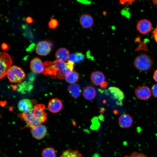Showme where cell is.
I'll return each instance as SVG.
<instances>
[{"mask_svg": "<svg viewBox=\"0 0 157 157\" xmlns=\"http://www.w3.org/2000/svg\"><path fill=\"white\" fill-rule=\"evenodd\" d=\"M44 63V69L43 74L52 78L64 79L66 75L73 71L74 63L68 60L64 62L58 60Z\"/></svg>", "mask_w": 157, "mask_h": 157, "instance_id": "obj_1", "label": "cell"}, {"mask_svg": "<svg viewBox=\"0 0 157 157\" xmlns=\"http://www.w3.org/2000/svg\"><path fill=\"white\" fill-rule=\"evenodd\" d=\"M45 106L42 104H37L30 112L20 114V117L25 122L26 127L32 128L41 124L47 118Z\"/></svg>", "mask_w": 157, "mask_h": 157, "instance_id": "obj_2", "label": "cell"}, {"mask_svg": "<svg viewBox=\"0 0 157 157\" xmlns=\"http://www.w3.org/2000/svg\"><path fill=\"white\" fill-rule=\"evenodd\" d=\"M153 61L148 55L142 53L138 56L134 60V65L138 70L145 71L149 70L152 67Z\"/></svg>", "mask_w": 157, "mask_h": 157, "instance_id": "obj_3", "label": "cell"}, {"mask_svg": "<svg viewBox=\"0 0 157 157\" xmlns=\"http://www.w3.org/2000/svg\"><path fill=\"white\" fill-rule=\"evenodd\" d=\"M9 81L12 83H18L25 79L26 74L20 67L16 66H12L7 74Z\"/></svg>", "mask_w": 157, "mask_h": 157, "instance_id": "obj_4", "label": "cell"}, {"mask_svg": "<svg viewBox=\"0 0 157 157\" xmlns=\"http://www.w3.org/2000/svg\"><path fill=\"white\" fill-rule=\"evenodd\" d=\"M12 59L9 55L4 52H0V79L7 75L12 66Z\"/></svg>", "mask_w": 157, "mask_h": 157, "instance_id": "obj_5", "label": "cell"}, {"mask_svg": "<svg viewBox=\"0 0 157 157\" xmlns=\"http://www.w3.org/2000/svg\"><path fill=\"white\" fill-rule=\"evenodd\" d=\"M31 100L28 99H22L19 101L17 107L19 110L22 113H26L30 112L35 106L36 103L35 100Z\"/></svg>", "mask_w": 157, "mask_h": 157, "instance_id": "obj_6", "label": "cell"}, {"mask_svg": "<svg viewBox=\"0 0 157 157\" xmlns=\"http://www.w3.org/2000/svg\"><path fill=\"white\" fill-rule=\"evenodd\" d=\"M52 44L47 41H42L38 42L36 47L37 53L40 56H46L50 52Z\"/></svg>", "mask_w": 157, "mask_h": 157, "instance_id": "obj_7", "label": "cell"}, {"mask_svg": "<svg viewBox=\"0 0 157 157\" xmlns=\"http://www.w3.org/2000/svg\"><path fill=\"white\" fill-rule=\"evenodd\" d=\"M135 93L136 97L142 100L148 99L151 94V90L148 87L145 85L138 87L135 90Z\"/></svg>", "mask_w": 157, "mask_h": 157, "instance_id": "obj_8", "label": "cell"}, {"mask_svg": "<svg viewBox=\"0 0 157 157\" xmlns=\"http://www.w3.org/2000/svg\"><path fill=\"white\" fill-rule=\"evenodd\" d=\"M30 66L31 71L35 74H43L44 71V63L38 57L35 58L31 60Z\"/></svg>", "mask_w": 157, "mask_h": 157, "instance_id": "obj_9", "label": "cell"}, {"mask_svg": "<svg viewBox=\"0 0 157 157\" xmlns=\"http://www.w3.org/2000/svg\"><path fill=\"white\" fill-rule=\"evenodd\" d=\"M46 126L43 124H40L30 128V131L32 135L38 140L43 138L47 133Z\"/></svg>", "mask_w": 157, "mask_h": 157, "instance_id": "obj_10", "label": "cell"}, {"mask_svg": "<svg viewBox=\"0 0 157 157\" xmlns=\"http://www.w3.org/2000/svg\"><path fill=\"white\" fill-rule=\"evenodd\" d=\"M151 23L146 19L140 20L137 25V28L140 33L144 34L150 32L151 30Z\"/></svg>", "mask_w": 157, "mask_h": 157, "instance_id": "obj_11", "label": "cell"}, {"mask_svg": "<svg viewBox=\"0 0 157 157\" xmlns=\"http://www.w3.org/2000/svg\"><path fill=\"white\" fill-rule=\"evenodd\" d=\"M133 122L132 117L128 114H122L118 118V122L119 125L124 129L130 127L133 124Z\"/></svg>", "mask_w": 157, "mask_h": 157, "instance_id": "obj_12", "label": "cell"}, {"mask_svg": "<svg viewBox=\"0 0 157 157\" xmlns=\"http://www.w3.org/2000/svg\"><path fill=\"white\" fill-rule=\"evenodd\" d=\"M63 104L62 101L57 98H53L49 102L48 107L49 111L53 113L60 111L62 109Z\"/></svg>", "mask_w": 157, "mask_h": 157, "instance_id": "obj_13", "label": "cell"}, {"mask_svg": "<svg viewBox=\"0 0 157 157\" xmlns=\"http://www.w3.org/2000/svg\"><path fill=\"white\" fill-rule=\"evenodd\" d=\"M108 90L113 96V99L117 100V104L122 105L124 97L123 92L119 88L115 87H110L108 88Z\"/></svg>", "mask_w": 157, "mask_h": 157, "instance_id": "obj_14", "label": "cell"}, {"mask_svg": "<svg viewBox=\"0 0 157 157\" xmlns=\"http://www.w3.org/2000/svg\"><path fill=\"white\" fill-rule=\"evenodd\" d=\"M90 80L94 85H100L105 81V76L103 73L99 71H95L92 73Z\"/></svg>", "mask_w": 157, "mask_h": 157, "instance_id": "obj_15", "label": "cell"}, {"mask_svg": "<svg viewBox=\"0 0 157 157\" xmlns=\"http://www.w3.org/2000/svg\"><path fill=\"white\" fill-rule=\"evenodd\" d=\"M79 22L81 25L85 28H90L94 23L93 18L89 14L82 15L80 18Z\"/></svg>", "mask_w": 157, "mask_h": 157, "instance_id": "obj_16", "label": "cell"}, {"mask_svg": "<svg viewBox=\"0 0 157 157\" xmlns=\"http://www.w3.org/2000/svg\"><path fill=\"white\" fill-rule=\"evenodd\" d=\"M70 53L69 51L65 48H61L58 49L55 53L57 60L65 62L69 59Z\"/></svg>", "mask_w": 157, "mask_h": 157, "instance_id": "obj_17", "label": "cell"}, {"mask_svg": "<svg viewBox=\"0 0 157 157\" xmlns=\"http://www.w3.org/2000/svg\"><path fill=\"white\" fill-rule=\"evenodd\" d=\"M67 90L69 95L75 99L79 97L81 93L80 86L76 83L69 85L67 87Z\"/></svg>", "mask_w": 157, "mask_h": 157, "instance_id": "obj_18", "label": "cell"}, {"mask_svg": "<svg viewBox=\"0 0 157 157\" xmlns=\"http://www.w3.org/2000/svg\"><path fill=\"white\" fill-rule=\"evenodd\" d=\"M96 92L94 88L91 86H87L83 88L82 94L84 97L87 100L93 99L96 95Z\"/></svg>", "mask_w": 157, "mask_h": 157, "instance_id": "obj_19", "label": "cell"}, {"mask_svg": "<svg viewBox=\"0 0 157 157\" xmlns=\"http://www.w3.org/2000/svg\"><path fill=\"white\" fill-rule=\"evenodd\" d=\"M79 76V75L78 73L72 71L66 75L65 79L69 83L72 84L78 81Z\"/></svg>", "mask_w": 157, "mask_h": 157, "instance_id": "obj_20", "label": "cell"}, {"mask_svg": "<svg viewBox=\"0 0 157 157\" xmlns=\"http://www.w3.org/2000/svg\"><path fill=\"white\" fill-rule=\"evenodd\" d=\"M60 157H84L78 150L69 149L63 151Z\"/></svg>", "mask_w": 157, "mask_h": 157, "instance_id": "obj_21", "label": "cell"}, {"mask_svg": "<svg viewBox=\"0 0 157 157\" xmlns=\"http://www.w3.org/2000/svg\"><path fill=\"white\" fill-rule=\"evenodd\" d=\"M85 56L82 53L76 52L70 55L69 58V60L74 63H79L83 60Z\"/></svg>", "mask_w": 157, "mask_h": 157, "instance_id": "obj_22", "label": "cell"}, {"mask_svg": "<svg viewBox=\"0 0 157 157\" xmlns=\"http://www.w3.org/2000/svg\"><path fill=\"white\" fill-rule=\"evenodd\" d=\"M42 157H56V153L54 149L51 147L44 149L42 152Z\"/></svg>", "mask_w": 157, "mask_h": 157, "instance_id": "obj_23", "label": "cell"}, {"mask_svg": "<svg viewBox=\"0 0 157 157\" xmlns=\"http://www.w3.org/2000/svg\"><path fill=\"white\" fill-rule=\"evenodd\" d=\"M33 86L31 84H28L26 81L19 83L18 85L17 91L22 93H24L27 90L29 91L31 90Z\"/></svg>", "mask_w": 157, "mask_h": 157, "instance_id": "obj_24", "label": "cell"}, {"mask_svg": "<svg viewBox=\"0 0 157 157\" xmlns=\"http://www.w3.org/2000/svg\"><path fill=\"white\" fill-rule=\"evenodd\" d=\"M124 157H148L145 154L140 152L134 151L129 155H126Z\"/></svg>", "mask_w": 157, "mask_h": 157, "instance_id": "obj_25", "label": "cell"}, {"mask_svg": "<svg viewBox=\"0 0 157 157\" xmlns=\"http://www.w3.org/2000/svg\"><path fill=\"white\" fill-rule=\"evenodd\" d=\"M48 24L49 28L54 29L58 25V22L57 19L51 17Z\"/></svg>", "mask_w": 157, "mask_h": 157, "instance_id": "obj_26", "label": "cell"}, {"mask_svg": "<svg viewBox=\"0 0 157 157\" xmlns=\"http://www.w3.org/2000/svg\"><path fill=\"white\" fill-rule=\"evenodd\" d=\"M151 91L153 96L157 98V84H155L152 86Z\"/></svg>", "mask_w": 157, "mask_h": 157, "instance_id": "obj_27", "label": "cell"}, {"mask_svg": "<svg viewBox=\"0 0 157 157\" xmlns=\"http://www.w3.org/2000/svg\"><path fill=\"white\" fill-rule=\"evenodd\" d=\"M153 34L155 40L157 42V26L156 28L153 31Z\"/></svg>", "mask_w": 157, "mask_h": 157, "instance_id": "obj_28", "label": "cell"}, {"mask_svg": "<svg viewBox=\"0 0 157 157\" xmlns=\"http://www.w3.org/2000/svg\"><path fill=\"white\" fill-rule=\"evenodd\" d=\"M108 85V82L106 81H105L100 86L102 88H105L107 87Z\"/></svg>", "mask_w": 157, "mask_h": 157, "instance_id": "obj_29", "label": "cell"}, {"mask_svg": "<svg viewBox=\"0 0 157 157\" xmlns=\"http://www.w3.org/2000/svg\"><path fill=\"white\" fill-rule=\"evenodd\" d=\"M153 78L154 80L157 82V69L154 72Z\"/></svg>", "mask_w": 157, "mask_h": 157, "instance_id": "obj_30", "label": "cell"}, {"mask_svg": "<svg viewBox=\"0 0 157 157\" xmlns=\"http://www.w3.org/2000/svg\"><path fill=\"white\" fill-rule=\"evenodd\" d=\"M26 21L28 23H31L33 22V20L31 17H28L26 19Z\"/></svg>", "mask_w": 157, "mask_h": 157, "instance_id": "obj_31", "label": "cell"}, {"mask_svg": "<svg viewBox=\"0 0 157 157\" xmlns=\"http://www.w3.org/2000/svg\"><path fill=\"white\" fill-rule=\"evenodd\" d=\"M7 45L5 43H3L2 45V48L3 50H6L8 48Z\"/></svg>", "mask_w": 157, "mask_h": 157, "instance_id": "obj_32", "label": "cell"}, {"mask_svg": "<svg viewBox=\"0 0 157 157\" xmlns=\"http://www.w3.org/2000/svg\"><path fill=\"white\" fill-rule=\"evenodd\" d=\"M1 115H0V117H1Z\"/></svg>", "mask_w": 157, "mask_h": 157, "instance_id": "obj_33", "label": "cell"}]
</instances>
